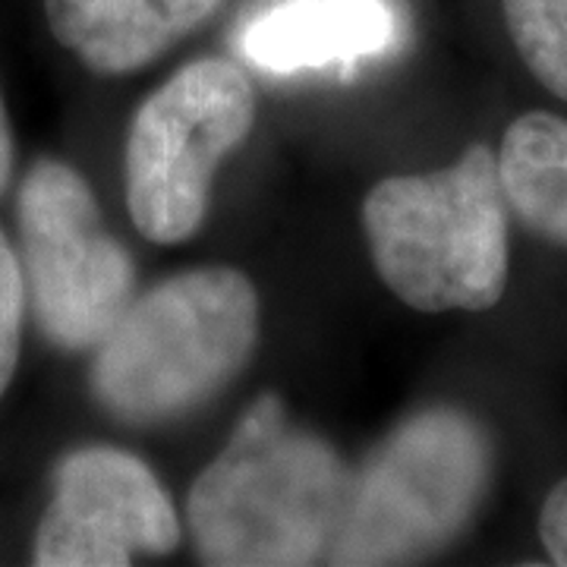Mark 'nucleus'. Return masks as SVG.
<instances>
[{"label":"nucleus","instance_id":"nucleus-7","mask_svg":"<svg viewBox=\"0 0 567 567\" xmlns=\"http://www.w3.org/2000/svg\"><path fill=\"white\" fill-rule=\"evenodd\" d=\"M181 517L136 454L92 445L54 470V498L35 533L39 567H126L181 546Z\"/></svg>","mask_w":567,"mask_h":567},{"label":"nucleus","instance_id":"nucleus-3","mask_svg":"<svg viewBox=\"0 0 567 567\" xmlns=\"http://www.w3.org/2000/svg\"><path fill=\"white\" fill-rule=\"evenodd\" d=\"M363 230L379 278L410 309L483 312L505 297L507 203L483 142L445 171L375 183Z\"/></svg>","mask_w":567,"mask_h":567},{"label":"nucleus","instance_id":"nucleus-8","mask_svg":"<svg viewBox=\"0 0 567 567\" xmlns=\"http://www.w3.org/2000/svg\"><path fill=\"white\" fill-rule=\"evenodd\" d=\"M224 0H44L48 25L92 73H136L218 13Z\"/></svg>","mask_w":567,"mask_h":567},{"label":"nucleus","instance_id":"nucleus-5","mask_svg":"<svg viewBox=\"0 0 567 567\" xmlns=\"http://www.w3.org/2000/svg\"><path fill=\"white\" fill-rule=\"evenodd\" d=\"M256 123V92L234 61L186 63L133 117L126 208L145 240L174 246L199 234L212 181Z\"/></svg>","mask_w":567,"mask_h":567},{"label":"nucleus","instance_id":"nucleus-11","mask_svg":"<svg viewBox=\"0 0 567 567\" xmlns=\"http://www.w3.org/2000/svg\"><path fill=\"white\" fill-rule=\"evenodd\" d=\"M502 10L520 61L567 102V0H502Z\"/></svg>","mask_w":567,"mask_h":567},{"label":"nucleus","instance_id":"nucleus-10","mask_svg":"<svg viewBox=\"0 0 567 567\" xmlns=\"http://www.w3.org/2000/svg\"><path fill=\"white\" fill-rule=\"evenodd\" d=\"M507 208L529 234L567 249V121L529 111L507 126L498 148Z\"/></svg>","mask_w":567,"mask_h":567},{"label":"nucleus","instance_id":"nucleus-2","mask_svg":"<svg viewBox=\"0 0 567 567\" xmlns=\"http://www.w3.org/2000/svg\"><path fill=\"white\" fill-rule=\"evenodd\" d=\"M259 344V293L237 268H196L126 306L92 391L126 425L177 423L230 385Z\"/></svg>","mask_w":567,"mask_h":567},{"label":"nucleus","instance_id":"nucleus-6","mask_svg":"<svg viewBox=\"0 0 567 567\" xmlns=\"http://www.w3.org/2000/svg\"><path fill=\"white\" fill-rule=\"evenodd\" d=\"M25 303L41 334L61 350H99L136 300V265L104 227L102 208L80 171L41 158L20 186Z\"/></svg>","mask_w":567,"mask_h":567},{"label":"nucleus","instance_id":"nucleus-9","mask_svg":"<svg viewBox=\"0 0 567 567\" xmlns=\"http://www.w3.org/2000/svg\"><path fill=\"white\" fill-rule=\"evenodd\" d=\"M394 39L385 0H287L244 32V54L268 73L382 54Z\"/></svg>","mask_w":567,"mask_h":567},{"label":"nucleus","instance_id":"nucleus-4","mask_svg":"<svg viewBox=\"0 0 567 567\" xmlns=\"http://www.w3.org/2000/svg\"><path fill=\"white\" fill-rule=\"evenodd\" d=\"M492 476L495 445L473 413H413L350 480L331 565H413L442 551L486 505Z\"/></svg>","mask_w":567,"mask_h":567},{"label":"nucleus","instance_id":"nucleus-14","mask_svg":"<svg viewBox=\"0 0 567 567\" xmlns=\"http://www.w3.org/2000/svg\"><path fill=\"white\" fill-rule=\"evenodd\" d=\"M13 174V133H10V121H7V107L0 99V193L7 189Z\"/></svg>","mask_w":567,"mask_h":567},{"label":"nucleus","instance_id":"nucleus-13","mask_svg":"<svg viewBox=\"0 0 567 567\" xmlns=\"http://www.w3.org/2000/svg\"><path fill=\"white\" fill-rule=\"evenodd\" d=\"M539 539L546 546L551 565L567 567V476L548 492L539 514Z\"/></svg>","mask_w":567,"mask_h":567},{"label":"nucleus","instance_id":"nucleus-12","mask_svg":"<svg viewBox=\"0 0 567 567\" xmlns=\"http://www.w3.org/2000/svg\"><path fill=\"white\" fill-rule=\"evenodd\" d=\"M22 312H25V284H22L20 259L0 230V394L10 388V379L20 363Z\"/></svg>","mask_w":567,"mask_h":567},{"label":"nucleus","instance_id":"nucleus-1","mask_svg":"<svg viewBox=\"0 0 567 567\" xmlns=\"http://www.w3.org/2000/svg\"><path fill=\"white\" fill-rule=\"evenodd\" d=\"M350 473L324 439L287 420L278 394H259L221 454L189 488L186 524L203 565H316L338 539Z\"/></svg>","mask_w":567,"mask_h":567}]
</instances>
